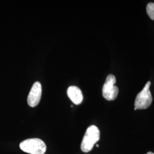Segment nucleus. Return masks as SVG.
Wrapping results in <instances>:
<instances>
[{"instance_id":"nucleus-6","label":"nucleus","mask_w":154,"mask_h":154,"mask_svg":"<svg viewBox=\"0 0 154 154\" xmlns=\"http://www.w3.org/2000/svg\"><path fill=\"white\" fill-rule=\"evenodd\" d=\"M69 98L75 105H79L82 102L83 94L81 89L75 86H71L67 90Z\"/></svg>"},{"instance_id":"nucleus-4","label":"nucleus","mask_w":154,"mask_h":154,"mask_svg":"<svg viewBox=\"0 0 154 154\" xmlns=\"http://www.w3.org/2000/svg\"><path fill=\"white\" fill-rule=\"evenodd\" d=\"M116 78L112 74H109L106 78L102 88V95L107 100H114L116 98L119 89L116 86Z\"/></svg>"},{"instance_id":"nucleus-9","label":"nucleus","mask_w":154,"mask_h":154,"mask_svg":"<svg viewBox=\"0 0 154 154\" xmlns=\"http://www.w3.org/2000/svg\"><path fill=\"white\" fill-rule=\"evenodd\" d=\"M97 147H99V145H98V144H97Z\"/></svg>"},{"instance_id":"nucleus-8","label":"nucleus","mask_w":154,"mask_h":154,"mask_svg":"<svg viewBox=\"0 0 154 154\" xmlns=\"http://www.w3.org/2000/svg\"><path fill=\"white\" fill-rule=\"evenodd\" d=\"M147 154H154V153H153V152H148Z\"/></svg>"},{"instance_id":"nucleus-3","label":"nucleus","mask_w":154,"mask_h":154,"mask_svg":"<svg viewBox=\"0 0 154 154\" xmlns=\"http://www.w3.org/2000/svg\"><path fill=\"white\" fill-rule=\"evenodd\" d=\"M150 85L151 82H147L142 90L137 95L135 100L134 110L146 109L151 104L152 97L149 90Z\"/></svg>"},{"instance_id":"nucleus-7","label":"nucleus","mask_w":154,"mask_h":154,"mask_svg":"<svg viewBox=\"0 0 154 154\" xmlns=\"http://www.w3.org/2000/svg\"><path fill=\"white\" fill-rule=\"evenodd\" d=\"M146 11L149 17L151 20H154V3L149 2L147 4L146 7Z\"/></svg>"},{"instance_id":"nucleus-2","label":"nucleus","mask_w":154,"mask_h":154,"mask_svg":"<svg viewBox=\"0 0 154 154\" xmlns=\"http://www.w3.org/2000/svg\"><path fill=\"white\" fill-rule=\"evenodd\" d=\"M21 150L30 154H45L46 146L44 142L38 138L28 139L20 144Z\"/></svg>"},{"instance_id":"nucleus-5","label":"nucleus","mask_w":154,"mask_h":154,"mask_svg":"<svg viewBox=\"0 0 154 154\" xmlns=\"http://www.w3.org/2000/svg\"><path fill=\"white\" fill-rule=\"evenodd\" d=\"M42 95V86L39 82H36L33 84L29 94L28 95V105L32 107H34L38 105Z\"/></svg>"},{"instance_id":"nucleus-1","label":"nucleus","mask_w":154,"mask_h":154,"mask_svg":"<svg viewBox=\"0 0 154 154\" xmlns=\"http://www.w3.org/2000/svg\"><path fill=\"white\" fill-rule=\"evenodd\" d=\"M100 131L99 128L94 125L88 127L83 138L81 149L83 152H88L92 150L95 144L99 141Z\"/></svg>"}]
</instances>
